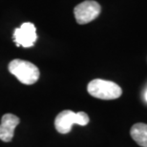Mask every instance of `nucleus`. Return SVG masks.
I'll use <instances>...</instances> for the list:
<instances>
[{"mask_svg":"<svg viewBox=\"0 0 147 147\" xmlns=\"http://www.w3.org/2000/svg\"><path fill=\"white\" fill-rule=\"evenodd\" d=\"M130 135L135 142L142 147H147V124L142 122L132 126Z\"/></svg>","mask_w":147,"mask_h":147,"instance_id":"obj_7","label":"nucleus"},{"mask_svg":"<svg viewBox=\"0 0 147 147\" xmlns=\"http://www.w3.org/2000/svg\"><path fill=\"white\" fill-rule=\"evenodd\" d=\"M37 39L36 29L33 23L25 22L16 28L13 32V41L16 46H22L24 48L33 47Z\"/></svg>","mask_w":147,"mask_h":147,"instance_id":"obj_5","label":"nucleus"},{"mask_svg":"<svg viewBox=\"0 0 147 147\" xmlns=\"http://www.w3.org/2000/svg\"><path fill=\"white\" fill-rule=\"evenodd\" d=\"M88 93L94 98L110 100L119 98L122 94V90L117 83L104 79H94L88 84Z\"/></svg>","mask_w":147,"mask_h":147,"instance_id":"obj_2","label":"nucleus"},{"mask_svg":"<svg viewBox=\"0 0 147 147\" xmlns=\"http://www.w3.org/2000/svg\"><path fill=\"white\" fill-rule=\"evenodd\" d=\"M90 121L88 115L85 112L75 113L71 110H64L57 115L55 119V127L60 134H68L72 130L74 124L80 126L87 125Z\"/></svg>","mask_w":147,"mask_h":147,"instance_id":"obj_3","label":"nucleus"},{"mask_svg":"<svg viewBox=\"0 0 147 147\" xmlns=\"http://www.w3.org/2000/svg\"><path fill=\"white\" fill-rule=\"evenodd\" d=\"M9 72L23 84L32 85L39 79V69L30 61L13 59L9 64Z\"/></svg>","mask_w":147,"mask_h":147,"instance_id":"obj_1","label":"nucleus"},{"mask_svg":"<svg viewBox=\"0 0 147 147\" xmlns=\"http://www.w3.org/2000/svg\"><path fill=\"white\" fill-rule=\"evenodd\" d=\"M144 98H145V100L147 101V91L145 92V95H144Z\"/></svg>","mask_w":147,"mask_h":147,"instance_id":"obj_8","label":"nucleus"},{"mask_svg":"<svg viewBox=\"0 0 147 147\" xmlns=\"http://www.w3.org/2000/svg\"><path fill=\"white\" fill-rule=\"evenodd\" d=\"M19 117L13 114H5L0 123V140L4 142H10L14 136V130L19 124Z\"/></svg>","mask_w":147,"mask_h":147,"instance_id":"obj_6","label":"nucleus"},{"mask_svg":"<svg viewBox=\"0 0 147 147\" xmlns=\"http://www.w3.org/2000/svg\"><path fill=\"white\" fill-rule=\"evenodd\" d=\"M101 7L98 2L93 0H87L78 4L74 10L76 20L78 24H87L99 16Z\"/></svg>","mask_w":147,"mask_h":147,"instance_id":"obj_4","label":"nucleus"}]
</instances>
